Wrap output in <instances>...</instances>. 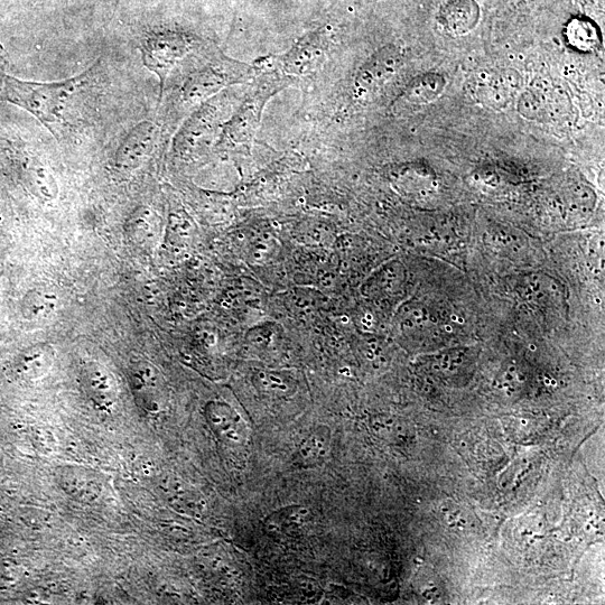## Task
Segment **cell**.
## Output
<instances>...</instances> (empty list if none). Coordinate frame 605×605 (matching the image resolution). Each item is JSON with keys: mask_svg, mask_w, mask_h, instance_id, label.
I'll use <instances>...</instances> for the list:
<instances>
[{"mask_svg": "<svg viewBox=\"0 0 605 605\" xmlns=\"http://www.w3.org/2000/svg\"><path fill=\"white\" fill-rule=\"evenodd\" d=\"M89 72L71 80L54 83H37L4 79L2 97L5 101L21 107L45 125H54L62 118L74 93L89 79Z\"/></svg>", "mask_w": 605, "mask_h": 605, "instance_id": "cell-1", "label": "cell"}, {"mask_svg": "<svg viewBox=\"0 0 605 605\" xmlns=\"http://www.w3.org/2000/svg\"><path fill=\"white\" fill-rule=\"evenodd\" d=\"M189 35L178 32H160L146 37L143 43V61L161 81L162 92L167 77L175 65L183 60L193 48Z\"/></svg>", "mask_w": 605, "mask_h": 605, "instance_id": "cell-2", "label": "cell"}, {"mask_svg": "<svg viewBox=\"0 0 605 605\" xmlns=\"http://www.w3.org/2000/svg\"><path fill=\"white\" fill-rule=\"evenodd\" d=\"M275 83L259 87L253 95L242 104L238 113L223 127L221 143L226 146L246 145L253 141L263 115L264 106L277 88Z\"/></svg>", "mask_w": 605, "mask_h": 605, "instance_id": "cell-3", "label": "cell"}, {"mask_svg": "<svg viewBox=\"0 0 605 605\" xmlns=\"http://www.w3.org/2000/svg\"><path fill=\"white\" fill-rule=\"evenodd\" d=\"M234 62H212L201 71L194 73L185 83L182 98L189 104H197L207 99L223 87L232 85L247 76L245 69L232 67Z\"/></svg>", "mask_w": 605, "mask_h": 605, "instance_id": "cell-4", "label": "cell"}, {"mask_svg": "<svg viewBox=\"0 0 605 605\" xmlns=\"http://www.w3.org/2000/svg\"><path fill=\"white\" fill-rule=\"evenodd\" d=\"M404 51L396 45L378 50L362 65L355 81L359 96H367L379 90L402 69Z\"/></svg>", "mask_w": 605, "mask_h": 605, "instance_id": "cell-5", "label": "cell"}, {"mask_svg": "<svg viewBox=\"0 0 605 605\" xmlns=\"http://www.w3.org/2000/svg\"><path fill=\"white\" fill-rule=\"evenodd\" d=\"M330 32L325 29L305 35L283 58V68L292 76L302 77L318 70L327 58Z\"/></svg>", "mask_w": 605, "mask_h": 605, "instance_id": "cell-6", "label": "cell"}, {"mask_svg": "<svg viewBox=\"0 0 605 605\" xmlns=\"http://www.w3.org/2000/svg\"><path fill=\"white\" fill-rule=\"evenodd\" d=\"M204 416L211 431L221 442L237 446L248 442L249 431L244 418L228 403L211 400L204 407Z\"/></svg>", "mask_w": 605, "mask_h": 605, "instance_id": "cell-7", "label": "cell"}, {"mask_svg": "<svg viewBox=\"0 0 605 605\" xmlns=\"http://www.w3.org/2000/svg\"><path fill=\"white\" fill-rule=\"evenodd\" d=\"M81 385L98 411L111 413L118 402V388L113 374L97 361L86 362L81 368Z\"/></svg>", "mask_w": 605, "mask_h": 605, "instance_id": "cell-8", "label": "cell"}, {"mask_svg": "<svg viewBox=\"0 0 605 605\" xmlns=\"http://www.w3.org/2000/svg\"><path fill=\"white\" fill-rule=\"evenodd\" d=\"M157 133L156 125L151 121H144L130 130L116 153L115 164L118 169L124 171L138 169L153 150Z\"/></svg>", "mask_w": 605, "mask_h": 605, "instance_id": "cell-9", "label": "cell"}, {"mask_svg": "<svg viewBox=\"0 0 605 605\" xmlns=\"http://www.w3.org/2000/svg\"><path fill=\"white\" fill-rule=\"evenodd\" d=\"M129 386L141 406L147 413L161 412V378L151 363L139 361L129 369Z\"/></svg>", "mask_w": 605, "mask_h": 605, "instance_id": "cell-10", "label": "cell"}, {"mask_svg": "<svg viewBox=\"0 0 605 605\" xmlns=\"http://www.w3.org/2000/svg\"><path fill=\"white\" fill-rule=\"evenodd\" d=\"M481 9L477 0H449L437 13V23L452 36L471 33L480 22Z\"/></svg>", "mask_w": 605, "mask_h": 605, "instance_id": "cell-11", "label": "cell"}, {"mask_svg": "<svg viewBox=\"0 0 605 605\" xmlns=\"http://www.w3.org/2000/svg\"><path fill=\"white\" fill-rule=\"evenodd\" d=\"M446 81L440 73H424L408 83L395 102V107H421L440 98Z\"/></svg>", "mask_w": 605, "mask_h": 605, "instance_id": "cell-12", "label": "cell"}, {"mask_svg": "<svg viewBox=\"0 0 605 605\" xmlns=\"http://www.w3.org/2000/svg\"><path fill=\"white\" fill-rule=\"evenodd\" d=\"M331 441V428L324 425L315 427L297 448L296 462L303 468L316 467L328 458Z\"/></svg>", "mask_w": 605, "mask_h": 605, "instance_id": "cell-13", "label": "cell"}, {"mask_svg": "<svg viewBox=\"0 0 605 605\" xmlns=\"http://www.w3.org/2000/svg\"><path fill=\"white\" fill-rule=\"evenodd\" d=\"M217 116L216 108L211 106L201 108L185 125L178 142L183 146L186 144L197 146L210 142L218 127Z\"/></svg>", "mask_w": 605, "mask_h": 605, "instance_id": "cell-14", "label": "cell"}, {"mask_svg": "<svg viewBox=\"0 0 605 605\" xmlns=\"http://www.w3.org/2000/svg\"><path fill=\"white\" fill-rule=\"evenodd\" d=\"M310 511L303 506H291L275 511L264 521L269 535H295L309 521Z\"/></svg>", "mask_w": 605, "mask_h": 605, "instance_id": "cell-15", "label": "cell"}, {"mask_svg": "<svg viewBox=\"0 0 605 605\" xmlns=\"http://www.w3.org/2000/svg\"><path fill=\"white\" fill-rule=\"evenodd\" d=\"M63 483L67 486V491L70 492V495L76 493V496L79 497H85L86 495L95 497V493L97 492V480L91 476H87L86 471H67Z\"/></svg>", "mask_w": 605, "mask_h": 605, "instance_id": "cell-16", "label": "cell"}, {"mask_svg": "<svg viewBox=\"0 0 605 605\" xmlns=\"http://www.w3.org/2000/svg\"><path fill=\"white\" fill-rule=\"evenodd\" d=\"M254 381L259 390L271 396H285L291 390L287 379L276 372L260 371L256 374Z\"/></svg>", "mask_w": 605, "mask_h": 605, "instance_id": "cell-17", "label": "cell"}, {"mask_svg": "<svg viewBox=\"0 0 605 605\" xmlns=\"http://www.w3.org/2000/svg\"><path fill=\"white\" fill-rule=\"evenodd\" d=\"M567 34L574 45L581 46L583 43L585 49L593 48L594 44L598 42V34L595 32L593 24L583 20L573 21L567 29Z\"/></svg>", "mask_w": 605, "mask_h": 605, "instance_id": "cell-18", "label": "cell"}, {"mask_svg": "<svg viewBox=\"0 0 605 605\" xmlns=\"http://www.w3.org/2000/svg\"><path fill=\"white\" fill-rule=\"evenodd\" d=\"M520 2L528 3V2H533V0H520Z\"/></svg>", "mask_w": 605, "mask_h": 605, "instance_id": "cell-19", "label": "cell"}]
</instances>
